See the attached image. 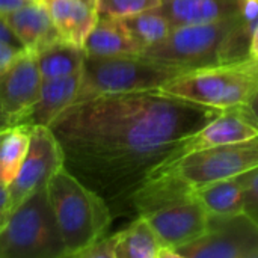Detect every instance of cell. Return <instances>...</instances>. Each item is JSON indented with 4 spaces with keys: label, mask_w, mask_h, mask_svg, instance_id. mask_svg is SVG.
Returning <instances> with one entry per match:
<instances>
[{
    "label": "cell",
    "mask_w": 258,
    "mask_h": 258,
    "mask_svg": "<svg viewBox=\"0 0 258 258\" xmlns=\"http://www.w3.org/2000/svg\"><path fill=\"white\" fill-rule=\"evenodd\" d=\"M221 109L162 89L113 92L73 103L50 125L65 168L113 207L133 194Z\"/></svg>",
    "instance_id": "obj_1"
},
{
    "label": "cell",
    "mask_w": 258,
    "mask_h": 258,
    "mask_svg": "<svg viewBox=\"0 0 258 258\" xmlns=\"http://www.w3.org/2000/svg\"><path fill=\"white\" fill-rule=\"evenodd\" d=\"M252 26L239 14L213 23L177 27L141 54L181 71L240 60L249 57Z\"/></svg>",
    "instance_id": "obj_2"
},
{
    "label": "cell",
    "mask_w": 258,
    "mask_h": 258,
    "mask_svg": "<svg viewBox=\"0 0 258 258\" xmlns=\"http://www.w3.org/2000/svg\"><path fill=\"white\" fill-rule=\"evenodd\" d=\"M47 192L62 233L67 257H77L106 236L113 218L110 206L65 165L51 177Z\"/></svg>",
    "instance_id": "obj_3"
},
{
    "label": "cell",
    "mask_w": 258,
    "mask_h": 258,
    "mask_svg": "<svg viewBox=\"0 0 258 258\" xmlns=\"http://www.w3.org/2000/svg\"><path fill=\"white\" fill-rule=\"evenodd\" d=\"M160 89L221 110L246 106L258 89V59L249 56L184 71Z\"/></svg>",
    "instance_id": "obj_4"
},
{
    "label": "cell",
    "mask_w": 258,
    "mask_h": 258,
    "mask_svg": "<svg viewBox=\"0 0 258 258\" xmlns=\"http://www.w3.org/2000/svg\"><path fill=\"white\" fill-rule=\"evenodd\" d=\"M0 258H67L47 187L11 212L0 230Z\"/></svg>",
    "instance_id": "obj_5"
},
{
    "label": "cell",
    "mask_w": 258,
    "mask_h": 258,
    "mask_svg": "<svg viewBox=\"0 0 258 258\" xmlns=\"http://www.w3.org/2000/svg\"><path fill=\"white\" fill-rule=\"evenodd\" d=\"M181 73L184 71L142 54H85L82 83L76 101L101 94L160 89Z\"/></svg>",
    "instance_id": "obj_6"
},
{
    "label": "cell",
    "mask_w": 258,
    "mask_h": 258,
    "mask_svg": "<svg viewBox=\"0 0 258 258\" xmlns=\"http://www.w3.org/2000/svg\"><path fill=\"white\" fill-rule=\"evenodd\" d=\"M257 166L258 135L242 142H233L189 153L174 163L159 169L157 172L171 169L190 186L200 187L219 180L239 177Z\"/></svg>",
    "instance_id": "obj_7"
},
{
    "label": "cell",
    "mask_w": 258,
    "mask_h": 258,
    "mask_svg": "<svg viewBox=\"0 0 258 258\" xmlns=\"http://www.w3.org/2000/svg\"><path fill=\"white\" fill-rule=\"evenodd\" d=\"M178 258H258V225L243 212L209 216L204 236L177 249Z\"/></svg>",
    "instance_id": "obj_8"
},
{
    "label": "cell",
    "mask_w": 258,
    "mask_h": 258,
    "mask_svg": "<svg viewBox=\"0 0 258 258\" xmlns=\"http://www.w3.org/2000/svg\"><path fill=\"white\" fill-rule=\"evenodd\" d=\"M65 165V156L59 141L50 127L30 128L26 157L15 178L8 184L11 212L29 195L47 187L51 177Z\"/></svg>",
    "instance_id": "obj_9"
},
{
    "label": "cell",
    "mask_w": 258,
    "mask_h": 258,
    "mask_svg": "<svg viewBox=\"0 0 258 258\" xmlns=\"http://www.w3.org/2000/svg\"><path fill=\"white\" fill-rule=\"evenodd\" d=\"M209 216L210 215L197 195L174 201L148 215H144L156 231L160 243L175 252L178 248L189 245L206 234L209 228Z\"/></svg>",
    "instance_id": "obj_10"
},
{
    "label": "cell",
    "mask_w": 258,
    "mask_h": 258,
    "mask_svg": "<svg viewBox=\"0 0 258 258\" xmlns=\"http://www.w3.org/2000/svg\"><path fill=\"white\" fill-rule=\"evenodd\" d=\"M257 135L258 122L246 110L245 106L224 109L210 122H207L203 128H200L197 133H194L181 145V148L175 153L174 159L169 163H166L165 166L174 163L175 160H178L180 157H183L189 153L201 151V150L218 147V145L242 142V141L251 139ZM165 166H162V168H165Z\"/></svg>",
    "instance_id": "obj_11"
},
{
    "label": "cell",
    "mask_w": 258,
    "mask_h": 258,
    "mask_svg": "<svg viewBox=\"0 0 258 258\" xmlns=\"http://www.w3.org/2000/svg\"><path fill=\"white\" fill-rule=\"evenodd\" d=\"M41 83L42 76L36 57L29 50H24L0 76V106L14 119V124L38 100Z\"/></svg>",
    "instance_id": "obj_12"
},
{
    "label": "cell",
    "mask_w": 258,
    "mask_h": 258,
    "mask_svg": "<svg viewBox=\"0 0 258 258\" xmlns=\"http://www.w3.org/2000/svg\"><path fill=\"white\" fill-rule=\"evenodd\" d=\"M80 83L82 71L67 77L42 79L38 100L15 119V125L27 128L38 125L50 127L76 101Z\"/></svg>",
    "instance_id": "obj_13"
},
{
    "label": "cell",
    "mask_w": 258,
    "mask_h": 258,
    "mask_svg": "<svg viewBox=\"0 0 258 258\" xmlns=\"http://www.w3.org/2000/svg\"><path fill=\"white\" fill-rule=\"evenodd\" d=\"M3 18L21 45L32 53L62 39L53 23L47 3L42 0H32L5 14Z\"/></svg>",
    "instance_id": "obj_14"
},
{
    "label": "cell",
    "mask_w": 258,
    "mask_h": 258,
    "mask_svg": "<svg viewBox=\"0 0 258 258\" xmlns=\"http://www.w3.org/2000/svg\"><path fill=\"white\" fill-rule=\"evenodd\" d=\"M243 0H160L159 9L172 29L206 24L239 15Z\"/></svg>",
    "instance_id": "obj_15"
},
{
    "label": "cell",
    "mask_w": 258,
    "mask_h": 258,
    "mask_svg": "<svg viewBox=\"0 0 258 258\" xmlns=\"http://www.w3.org/2000/svg\"><path fill=\"white\" fill-rule=\"evenodd\" d=\"M45 3L60 38L83 47L98 20L97 5L85 0H47Z\"/></svg>",
    "instance_id": "obj_16"
},
{
    "label": "cell",
    "mask_w": 258,
    "mask_h": 258,
    "mask_svg": "<svg viewBox=\"0 0 258 258\" xmlns=\"http://www.w3.org/2000/svg\"><path fill=\"white\" fill-rule=\"evenodd\" d=\"M83 50L86 54L97 56H116V54H139L141 50L125 27L122 18L103 17L98 20L88 38L85 39Z\"/></svg>",
    "instance_id": "obj_17"
},
{
    "label": "cell",
    "mask_w": 258,
    "mask_h": 258,
    "mask_svg": "<svg viewBox=\"0 0 258 258\" xmlns=\"http://www.w3.org/2000/svg\"><path fill=\"white\" fill-rule=\"evenodd\" d=\"M33 54L42 79H57L80 73L86 53L83 47L59 39Z\"/></svg>",
    "instance_id": "obj_18"
},
{
    "label": "cell",
    "mask_w": 258,
    "mask_h": 258,
    "mask_svg": "<svg viewBox=\"0 0 258 258\" xmlns=\"http://www.w3.org/2000/svg\"><path fill=\"white\" fill-rule=\"evenodd\" d=\"M195 195L209 215L225 216L243 212V190L239 177L195 187Z\"/></svg>",
    "instance_id": "obj_19"
},
{
    "label": "cell",
    "mask_w": 258,
    "mask_h": 258,
    "mask_svg": "<svg viewBox=\"0 0 258 258\" xmlns=\"http://www.w3.org/2000/svg\"><path fill=\"white\" fill-rule=\"evenodd\" d=\"M163 245L144 216L118 233L116 258H159Z\"/></svg>",
    "instance_id": "obj_20"
},
{
    "label": "cell",
    "mask_w": 258,
    "mask_h": 258,
    "mask_svg": "<svg viewBox=\"0 0 258 258\" xmlns=\"http://www.w3.org/2000/svg\"><path fill=\"white\" fill-rule=\"evenodd\" d=\"M122 21L128 29L130 35L133 36L135 42L138 44L141 53L145 48L153 47L160 41H163L172 30L168 18L157 6L142 11L136 15L125 17L122 18Z\"/></svg>",
    "instance_id": "obj_21"
},
{
    "label": "cell",
    "mask_w": 258,
    "mask_h": 258,
    "mask_svg": "<svg viewBox=\"0 0 258 258\" xmlns=\"http://www.w3.org/2000/svg\"><path fill=\"white\" fill-rule=\"evenodd\" d=\"M30 139V128L12 125L6 130L0 147V181L9 184L18 174L26 157Z\"/></svg>",
    "instance_id": "obj_22"
},
{
    "label": "cell",
    "mask_w": 258,
    "mask_h": 258,
    "mask_svg": "<svg viewBox=\"0 0 258 258\" xmlns=\"http://www.w3.org/2000/svg\"><path fill=\"white\" fill-rule=\"evenodd\" d=\"M160 0H97V12L103 17L125 18L159 6Z\"/></svg>",
    "instance_id": "obj_23"
},
{
    "label": "cell",
    "mask_w": 258,
    "mask_h": 258,
    "mask_svg": "<svg viewBox=\"0 0 258 258\" xmlns=\"http://www.w3.org/2000/svg\"><path fill=\"white\" fill-rule=\"evenodd\" d=\"M243 190V213L258 225V166L239 175Z\"/></svg>",
    "instance_id": "obj_24"
},
{
    "label": "cell",
    "mask_w": 258,
    "mask_h": 258,
    "mask_svg": "<svg viewBox=\"0 0 258 258\" xmlns=\"http://www.w3.org/2000/svg\"><path fill=\"white\" fill-rule=\"evenodd\" d=\"M116 243H118V233L112 236H104L89 248L82 251L79 258H116Z\"/></svg>",
    "instance_id": "obj_25"
},
{
    "label": "cell",
    "mask_w": 258,
    "mask_h": 258,
    "mask_svg": "<svg viewBox=\"0 0 258 258\" xmlns=\"http://www.w3.org/2000/svg\"><path fill=\"white\" fill-rule=\"evenodd\" d=\"M26 48L9 44V42H3L0 41V76L15 62V59L24 51Z\"/></svg>",
    "instance_id": "obj_26"
},
{
    "label": "cell",
    "mask_w": 258,
    "mask_h": 258,
    "mask_svg": "<svg viewBox=\"0 0 258 258\" xmlns=\"http://www.w3.org/2000/svg\"><path fill=\"white\" fill-rule=\"evenodd\" d=\"M9 215H11V207H9V192H8V186L0 181V230L6 224Z\"/></svg>",
    "instance_id": "obj_27"
},
{
    "label": "cell",
    "mask_w": 258,
    "mask_h": 258,
    "mask_svg": "<svg viewBox=\"0 0 258 258\" xmlns=\"http://www.w3.org/2000/svg\"><path fill=\"white\" fill-rule=\"evenodd\" d=\"M0 41L3 42H9V44H14V45H18V47H23L21 42L18 41V38L15 36V33L11 30V27L8 26V23L5 21L3 15L0 14ZM24 48V47H23Z\"/></svg>",
    "instance_id": "obj_28"
},
{
    "label": "cell",
    "mask_w": 258,
    "mask_h": 258,
    "mask_svg": "<svg viewBox=\"0 0 258 258\" xmlns=\"http://www.w3.org/2000/svg\"><path fill=\"white\" fill-rule=\"evenodd\" d=\"M29 2H32V0H0V14L5 15V14L14 11V9L23 6Z\"/></svg>",
    "instance_id": "obj_29"
},
{
    "label": "cell",
    "mask_w": 258,
    "mask_h": 258,
    "mask_svg": "<svg viewBox=\"0 0 258 258\" xmlns=\"http://www.w3.org/2000/svg\"><path fill=\"white\" fill-rule=\"evenodd\" d=\"M245 107H246V110L252 115V118L258 122V89L257 92L254 94V97L249 100V103H248Z\"/></svg>",
    "instance_id": "obj_30"
},
{
    "label": "cell",
    "mask_w": 258,
    "mask_h": 258,
    "mask_svg": "<svg viewBox=\"0 0 258 258\" xmlns=\"http://www.w3.org/2000/svg\"><path fill=\"white\" fill-rule=\"evenodd\" d=\"M12 125H15L14 124V119L2 109V106H0V130H5V128H9V127H12Z\"/></svg>",
    "instance_id": "obj_31"
},
{
    "label": "cell",
    "mask_w": 258,
    "mask_h": 258,
    "mask_svg": "<svg viewBox=\"0 0 258 258\" xmlns=\"http://www.w3.org/2000/svg\"><path fill=\"white\" fill-rule=\"evenodd\" d=\"M6 130H8V128H5V130H0V147H2V141H3V138H5V133H6Z\"/></svg>",
    "instance_id": "obj_32"
},
{
    "label": "cell",
    "mask_w": 258,
    "mask_h": 258,
    "mask_svg": "<svg viewBox=\"0 0 258 258\" xmlns=\"http://www.w3.org/2000/svg\"><path fill=\"white\" fill-rule=\"evenodd\" d=\"M85 2H91V3H95L97 5V0H85Z\"/></svg>",
    "instance_id": "obj_33"
},
{
    "label": "cell",
    "mask_w": 258,
    "mask_h": 258,
    "mask_svg": "<svg viewBox=\"0 0 258 258\" xmlns=\"http://www.w3.org/2000/svg\"><path fill=\"white\" fill-rule=\"evenodd\" d=\"M42 2H47V0H42Z\"/></svg>",
    "instance_id": "obj_34"
}]
</instances>
